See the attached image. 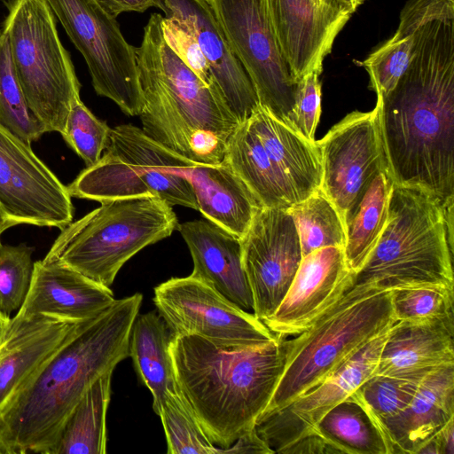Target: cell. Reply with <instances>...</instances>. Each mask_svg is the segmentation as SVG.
Returning a JSON list of instances; mask_svg holds the SVG:
<instances>
[{
    "label": "cell",
    "instance_id": "cell-18",
    "mask_svg": "<svg viewBox=\"0 0 454 454\" xmlns=\"http://www.w3.org/2000/svg\"><path fill=\"white\" fill-rule=\"evenodd\" d=\"M353 274L342 247L314 250L302 257L286 294L263 323L279 338L299 334L352 288Z\"/></svg>",
    "mask_w": 454,
    "mask_h": 454
},
{
    "label": "cell",
    "instance_id": "cell-48",
    "mask_svg": "<svg viewBox=\"0 0 454 454\" xmlns=\"http://www.w3.org/2000/svg\"><path fill=\"white\" fill-rule=\"evenodd\" d=\"M345 4H347L348 6H350L354 11H356V9L364 4V0H341Z\"/></svg>",
    "mask_w": 454,
    "mask_h": 454
},
{
    "label": "cell",
    "instance_id": "cell-23",
    "mask_svg": "<svg viewBox=\"0 0 454 454\" xmlns=\"http://www.w3.org/2000/svg\"><path fill=\"white\" fill-rule=\"evenodd\" d=\"M454 318L396 321L388 330L374 375L421 380L454 365Z\"/></svg>",
    "mask_w": 454,
    "mask_h": 454
},
{
    "label": "cell",
    "instance_id": "cell-34",
    "mask_svg": "<svg viewBox=\"0 0 454 454\" xmlns=\"http://www.w3.org/2000/svg\"><path fill=\"white\" fill-rule=\"evenodd\" d=\"M0 125L27 145L46 129L29 107L12 63L7 35L0 32Z\"/></svg>",
    "mask_w": 454,
    "mask_h": 454
},
{
    "label": "cell",
    "instance_id": "cell-11",
    "mask_svg": "<svg viewBox=\"0 0 454 454\" xmlns=\"http://www.w3.org/2000/svg\"><path fill=\"white\" fill-rule=\"evenodd\" d=\"M209 2L232 51L253 82L260 107L293 129L299 81L281 53L264 0Z\"/></svg>",
    "mask_w": 454,
    "mask_h": 454
},
{
    "label": "cell",
    "instance_id": "cell-15",
    "mask_svg": "<svg viewBox=\"0 0 454 454\" xmlns=\"http://www.w3.org/2000/svg\"><path fill=\"white\" fill-rule=\"evenodd\" d=\"M240 240L253 313L263 322L279 306L301 262L298 231L286 209L262 207Z\"/></svg>",
    "mask_w": 454,
    "mask_h": 454
},
{
    "label": "cell",
    "instance_id": "cell-36",
    "mask_svg": "<svg viewBox=\"0 0 454 454\" xmlns=\"http://www.w3.org/2000/svg\"><path fill=\"white\" fill-rule=\"evenodd\" d=\"M160 417L168 454H219L179 392L169 393L158 414Z\"/></svg>",
    "mask_w": 454,
    "mask_h": 454
},
{
    "label": "cell",
    "instance_id": "cell-38",
    "mask_svg": "<svg viewBox=\"0 0 454 454\" xmlns=\"http://www.w3.org/2000/svg\"><path fill=\"white\" fill-rule=\"evenodd\" d=\"M110 130L111 128L97 118L80 98L70 107L61 136L87 168L101 158L109 140Z\"/></svg>",
    "mask_w": 454,
    "mask_h": 454
},
{
    "label": "cell",
    "instance_id": "cell-8",
    "mask_svg": "<svg viewBox=\"0 0 454 454\" xmlns=\"http://www.w3.org/2000/svg\"><path fill=\"white\" fill-rule=\"evenodd\" d=\"M196 163L149 137L142 129L121 124L111 129L99 160L68 185L71 197L103 202L154 196L169 206L198 210L186 168Z\"/></svg>",
    "mask_w": 454,
    "mask_h": 454
},
{
    "label": "cell",
    "instance_id": "cell-1",
    "mask_svg": "<svg viewBox=\"0 0 454 454\" xmlns=\"http://www.w3.org/2000/svg\"><path fill=\"white\" fill-rule=\"evenodd\" d=\"M388 172L454 204V3L439 0L417 28L414 54L395 88L377 98Z\"/></svg>",
    "mask_w": 454,
    "mask_h": 454
},
{
    "label": "cell",
    "instance_id": "cell-43",
    "mask_svg": "<svg viewBox=\"0 0 454 454\" xmlns=\"http://www.w3.org/2000/svg\"><path fill=\"white\" fill-rule=\"evenodd\" d=\"M226 453H255V454H272L274 451L257 434L255 427L241 434L237 440L229 447L221 449L219 454Z\"/></svg>",
    "mask_w": 454,
    "mask_h": 454
},
{
    "label": "cell",
    "instance_id": "cell-3",
    "mask_svg": "<svg viewBox=\"0 0 454 454\" xmlns=\"http://www.w3.org/2000/svg\"><path fill=\"white\" fill-rule=\"evenodd\" d=\"M283 339L223 348L196 335L171 337L178 392L219 448L254 428L267 408L285 366Z\"/></svg>",
    "mask_w": 454,
    "mask_h": 454
},
{
    "label": "cell",
    "instance_id": "cell-35",
    "mask_svg": "<svg viewBox=\"0 0 454 454\" xmlns=\"http://www.w3.org/2000/svg\"><path fill=\"white\" fill-rule=\"evenodd\" d=\"M421 380L373 375L348 399L365 411L382 436L385 423L408 406Z\"/></svg>",
    "mask_w": 454,
    "mask_h": 454
},
{
    "label": "cell",
    "instance_id": "cell-33",
    "mask_svg": "<svg viewBox=\"0 0 454 454\" xmlns=\"http://www.w3.org/2000/svg\"><path fill=\"white\" fill-rule=\"evenodd\" d=\"M286 211L296 226L302 257L325 247L344 248L343 221L336 207L320 188Z\"/></svg>",
    "mask_w": 454,
    "mask_h": 454
},
{
    "label": "cell",
    "instance_id": "cell-49",
    "mask_svg": "<svg viewBox=\"0 0 454 454\" xmlns=\"http://www.w3.org/2000/svg\"><path fill=\"white\" fill-rule=\"evenodd\" d=\"M0 454H5V451H4L1 442H0Z\"/></svg>",
    "mask_w": 454,
    "mask_h": 454
},
{
    "label": "cell",
    "instance_id": "cell-28",
    "mask_svg": "<svg viewBox=\"0 0 454 454\" xmlns=\"http://www.w3.org/2000/svg\"><path fill=\"white\" fill-rule=\"evenodd\" d=\"M170 342L171 334L160 315L153 311L137 314L130 330L129 356L152 393L156 414L167 395L178 391Z\"/></svg>",
    "mask_w": 454,
    "mask_h": 454
},
{
    "label": "cell",
    "instance_id": "cell-13",
    "mask_svg": "<svg viewBox=\"0 0 454 454\" xmlns=\"http://www.w3.org/2000/svg\"><path fill=\"white\" fill-rule=\"evenodd\" d=\"M316 143L322 163L320 189L344 223L372 180L387 168L377 106L348 114Z\"/></svg>",
    "mask_w": 454,
    "mask_h": 454
},
{
    "label": "cell",
    "instance_id": "cell-40",
    "mask_svg": "<svg viewBox=\"0 0 454 454\" xmlns=\"http://www.w3.org/2000/svg\"><path fill=\"white\" fill-rule=\"evenodd\" d=\"M162 31L167 43L174 52L220 96L208 63L192 35L179 21L165 17L162 19Z\"/></svg>",
    "mask_w": 454,
    "mask_h": 454
},
{
    "label": "cell",
    "instance_id": "cell-41",
    "mask_svg": "<svg viewBox=\"0 0 454 454\" xmlns=\"http://www.w3.org/2000/svg\"><path fill=\"white\" fill-rule=\"evenodd\" d=\"M320 74L311 72L299 81L293 118V129L311 143L321 114Z\"/></svg>",
    "mask_w": 454,
    "mask_h": 454
},
{
    "label": "cell",
    "instance_id": "cell-47",
    "mask_svg": "<svg viewBox=\"0 0 454 454\" xmlns=\"http://www.w3.org/2000/svg\"><path fill=\"white\" fill-rule=\"evenodd\" d=\"M10 318L11 317H8L6 316H4L1 311H0V340H2L4 334V332H5V329L8 325V323L10 321Z\"/></svg>",
    "mask_w": 454,
    "mask_h": 454
},
{
    "label": "cell",
    "instance_id": "cell-45",
    "mask_svg": "<svg viewBox=\"0 0 454 454\" xmlns=\"http://www.w3.org/2000/svg\"><path fill=\"white\" fill-rule=\"evenodd\" d=\"M454 419L433 438L435 442L438 454L454 453Z\"/></svg>",
    "mask_w": 454,
    "mask_h": 454
},
{
    "label": "cell",
    "instance_id": "cell-31",
    "mask_svg": "<svg viewBox=\"0 0 454 454\" xmlns=\"http://www.w3.org/2000/svg\"><path fill=\"white\" fill-rule=\"evenodd\" d=\"M113 372L98 379L67 419L52 454H105Z\"/></svg>",
    "mask_w": 454,
    "mask_h": 454
},
{
    "label": "cell",
    "instance_id": "cell-26",
    "mask_svg": "<svg viewBox=\"0 0 454 454\" xmlns=\"http://www.w3.org/2000/svg\"><path fill=\"white\" fill-rule=\"evenodd\" d=\"M247 121L300 202L320 188L322 163L316 142L308 141L261 107Z\"/></svg>",
    "mask_w": 454,
    "mask_h": 454
},
{
    "label": "cell",
    "instance_id": "cell-6",
    "mask_svg": "<svg viewBox=\"0 0 454 454\" xmlns=\"http://www.w3.org/2000/svg\"><path fill=\"white\" fill-rule=\"evenodd\" d=\"M391 297L392 290L352 286L309 327L291 340L283 339L284 370L259 419L279 411L323 382L387 332L396 322Z\"/></svg>",
    "mask_w": 454,
    "mask_h": 454
},
{
    "label": "cell",
    "instance_id": "cell-37",
    "mask_svg": "<svg viewBox=\"0 0 454 454\" xmlns=\"http://www.w3.org/2000/svg\"><path fill=\"white\" fill-rule=\"evenodd\" d=\"M33 252L25 244L10 246L0 240V311L8 317L20 309L29 290Z\"/></svg>",
    "mask_w": 454,
    "mask_h": 454
},
{
    "label": "cell",
    "instance_id": "cell-29",
    "mask_svg": "<svg viewBox=\"0 0 454 454\" xmlns=\"http://www.w3.org/2000/svg\"><path fill=\"white\" fill-rule=\"evenodd\" d=\"M439 0H409L400 13V23L391 38L361 62L377 98L387 96L396 85L414 54L417 28Z\"/></svg>",
    "mask_w": 454,
    "mask_h": 454
},
{
    "label": "cell",
    "instance_id": "cell-25",
    "mask_svg": "<svg viewBox=\"0 0 454 454\" xmlns=\"http://www.w3.org/2000/svg\"><path fill=\"white\" fill-rule=\"evenodd\" d=\"M184 175L202 215L241 239L263 207L247 184L224 162L196 163Z\"/></svg>",
    "mask_w": 454,
    "mask_h": 454
},
{
    "label": "cell",
    "instance_id": "cell-42",
    "mask_svg": "<svg viewBox=\"0 0 454 454\" xmlns=\"http://www.w3.org/2000/svg\"><path fill=\"white\" fill-rule=\"evenodd\" d=\"M285 454H329L341 453L336 445L318 432L306 435L288 447Z\"/></svg>",
    "mask_w": 454,
    "mask_h": 454
},
{
    "label": "cell",
    "instance_id": "cell-17",
    "mask_svg": "<svg viewBox=\"0 0 454 454\" xmlns=\"http://www.w3.org/2000/svg\"><path fill=\"white\" fill-rule=\"evenodd\" d=\"M281 53L294 78L322 73L323 61L355 13L341 0H264Z\"/></svg>",
    "mask_w": 454,
    "mask_h": 454
},
{
    "label": "cell",
    "instance_id": "cell-12",
    "mask_svg": "<svg viewBox=\"0 0 454 454\" xmlns=\"http://www.w3.org/2000/svg\"><path fill=\"white\" fill-rule=\"evenodd\" d=\"M153 302L171 337L196 335L223 348H254L278 338L254 313L191 275L157 286Z\"/></svg>",
    "mask_w": 454,
    "mask_h": 454
},
{
    "label": "cell",
    "instance_id": "cell-39",
    "mask_svg": "<svg viewBox=\"0 0 454 454\" xmlns=\"http://www.w3.org/2000/svg\"><path fill=\"white\" fill-rule=\"evenodd\" d=\"M391 301L396 321L454 318V289L443 286L394 289Z\"/></svg>",
    "mask_w": 454,
    "mask_h": 454
},
{
    "label": "cell",
    "instance_id": "cell-19",
    "mask_svg": "<svg viewBox=\"0 0 454 454\" xmlns=\"http://www.w3.org/2000/svg\"><path fill=\"white\" fill-rule=\"evenodd\" d=\"M165 18L179 21L206 58L224 104L241 123L260 107L254 87L221 27L209 0H154Z\"/></svg>",
    "mask_w": 454,
    "mask_h": 454
},
{
    "label": "cell",
    "instance_id": "cell-10",
    "mask_svg": "<svg viewBox=\"0 0 454 454\" xmlns=\"http://www.w3.org/2000/svg\"><path fill=\"white\" fill-rule=\"evenodd\" d=\"M55 18L83 57L96 93L114 101L129 116L140 114L143 97L135 47L116 18L97 0H46Z\"/></svg>",
    "mask_w": 454,
    "mask_h": 454
},
{
    "label": "cell",
    "instance_id": "cell-21",
    "mask_svg": "<svg viewBox=\"0 0 454 454\" xmlns=\"http://www.w3.org/2000/svg\"><path fill=\"white\" fill-rule=\"evenodd\" d=\"M114 301L111 288L57 260L43 259L34 262L29 290L16 314L80 323L97 317Z\"/></svg>",
    "mask_w": 454,
    "mask_h": 454
},
{
    "label": "cell",
    "instance_id": "cell-2",
    "mask_svg": "<svg viewBox=\"0 0 454 454\" xmlns=\"http://www.w3.org/2000/svg\"><path fill=\"white\" fill-rule=\"evenodd\" d=\"M143 295L114 302L76 333L0 412L5 454H52L70 414L90 387L129 356Z\"/></svg>",
    "mask_w": 454,
    "mask_h": 454
},
{
    "label": "cell",
    "instance_id": "cell-27",
    "mask_svg": "<svg viewBox=\"0 0 454 454\" xmlns=\"http://www.w3.org/2000/svg\"><path fill=\"white\" fill-rule=\"evenodd\" d=\"M223 162L247 184L263 207L288 209L300 202L272 165L247 120L239 123L230 136Z\"/></svg>",
    "mask_w": 454,
    "mask_h": 454
},
{
    "label": "cell",
    "instance_id": "cell-32",
    "mask_svg": "<svg viewBox=\"0 0 454 454\" xmlns=\"http://www.w3.org/2000/svg\"><path fill=\"white\" fill-rule=\"evenodd\" d=\"M316 431L336 445L341 453L387 454L380 433L365 411L349 399L331 409L319 421Z\"/></svg>",
    "mask_w": 454,
    "mask_h": 454
},
{
    "label": "cell",
    "instance_id": "cell-46",
    "mask_svg": "<svg viewBox=\"0 0 454 454\" xmlns=\"http://www.w3.org/2000/svg\"><path fill=\"white\" fill-rule=\"evenodd\" d=\"M15 225H18V223L5 213L0 205V236L5 230Z\"/></svg>",
    "mask_w": 454,
    "mask_h": 454
},
{
    "label": "cell",
    "instance_id": "cell-14",
    "mask_svg": "<svg viewBox=\"0 0 454 454\" xmlns=\"http://www.w3.org/2000/svg\"><path fill=\"white\" fill-rule=\"evenodd\" d=\"M67 187L30 145L0 125V205L18 224L56 227L73 222Z\"/></svg>",
    "mask_w": 454,
    "mask_h": 454
},
{
    "label": "cell",
    "instance_id": "cell-16",
    "mask_svg": "<svg viewBox=\"0 0 454 454\" xmlns=\"http://www.w3.org/2000/svg\"><path fill=\"white\" fill-rule=\"evenodd\" d=\"M387 332L369 342L323 382L256 421L257 434L274 453H284L292 444L313 434L331 409L375 374Z\"/></svg>",
    "mask_w": 454,
    "mask_h": 454
},
{
    "label": "cell",
    "instance_id": "cell-5",
    "mask_svg": "<svg viewBox=\"0 0 454 454\" xmlns=\"http://www.w3.org/2000/svg\"><path fill=\"white\" fill-rule=\"evenodd\" d=\"M452 254L440 200L421 188L394 183L386 226L365 263L353 274V286L454 289Z\"/></svg>",
    "mask_w": 454,
    "mask_h": 454
},
{
    "label": "cell",
    "instance_id": "cell-7",
    "mask_svg": "<svg viewBox=\"0 0 454 454\" xmlns=\"http://www.w3.org/2000/svg\"><path fill=\"white\" fill-rule=\"evenodd\" d=\"M178 221L172 207L154 196L109 200L63 228L44 260H57L111 287L132 256L169 237Z\"/></svg>",
    "mask_w": 454,
    "mask_h": 454
},
{
    "label": "cell",
    "instance_id": "cell-22",
    "mask_svg": "<svg viewBox=\"0 0 454 454\" xmlns=\"http://www.w3.org/2000/svg\"><path fill=\"white\" fill-rule=\"evenodd\" d=\"M177 231L192 258L191 276L211 286L239 308L253 311L241 240L208 220L179 223Z\"/></svg>",
    "mask_w": 454,
    "mask_h": 454
},
{
    "label": "cell",
    "instance_id": "cell-4",
    "mask_svg": "<svg viewBox=\"0 0 454 454\" xmlns=\"http://www.w3.org/2000/svg\"><path fill=\"white\" fill-rule=\"evenodd\" d=\"M162 19L160 13L150 16L141 44L135 47L142 129L195 163L220 164L239 123L222 98L168 46Z\"/></svg>",
    "mask_w": 454,
    "mask_h": 454
},
{
    "label": "cell",
    "instance_id": "cell-30",
    "mask_svg": "<svg viewBox=\"0 0 454 454\" xmlns=\"http://www.w3.org/2000/svg\"><path fill=\"white\" fill-rule=\"evenodd\" d=\"M393 184L388 169L381 170L344 219L343 250L353 273L365 263L386 226Z\"/></svg>",
    "mask_w": 454,
    "mask_h": 454
},
{
    "label": "cell",
    "instance_id": "cell-20",
    "mask_svg": "<svg viewBox=\"0 0 454 454\" xmlns=\"http://www.w3.org/2000/svg\"><path fill=\"white\" fill-rule=\"evenodd\" d=\"M83 323L17 314L10 318L0 340V412Z\"/></svg>",
    "mask_w": 454,
    "mask_h": 454
},
{
    "label": "cell",
    "instance_id": "cell-9",
    "mask_svg": "<svg viewBox=\"0 0 454 454\" xmlns=\"http://www.w3.org/2000/svg\"><path fill=\"white\" fill-rule=\"evenodd\" d=\"M2 31L27 104L47 132L61 134L81 83L46 0H9Z\"/></svg>",
    "mask_w": 454,
    "mask_h": 454
},
{
    "label": "cell",
    "instance_id": "cell-44",
    "mask_svg": "<svg viewBox=\"0 0 454 454\" xmlns=\"http://www.w3.org/2000/svg\"><path fill=\"white\" fill-rule=\"evenodd\" d=\"M113 17L117 18L122 12H144L155 7L154 0H97Z\"/></svg>",
    "mask_w": 454,
    "mask_h": 454
},
{
    "label": "cell",
    "instance_id": "cell-24",
    "mask_svg": "<svg viewBox=\"0 0 454 454\" xmlns=\"http://www.w3.org/2000/svg\"><path fill=\"white\" fill-rule=\"evenodd\" d=\"M453 419L454 365H447L425 376L408 406L385 423L387 454H418Z\"/></svg>",
    "mask_w": 454,
    "mask_h": 454
},
{
    "label": "cell",
    "instance_id": "cell-50",
    "mask_svg": "<svg viewBox=\"0 0 454 454\" xmlns=\"http://www.w3.org/2000/svg\"><path fill=\"white\" fill-rule=\"evenodd\" d=\"M449 1H450V2H453V3H454V0H449Z\"/></svg>",
    "mask_w": 454,
    "mask_h": 454
}]
</instances>
